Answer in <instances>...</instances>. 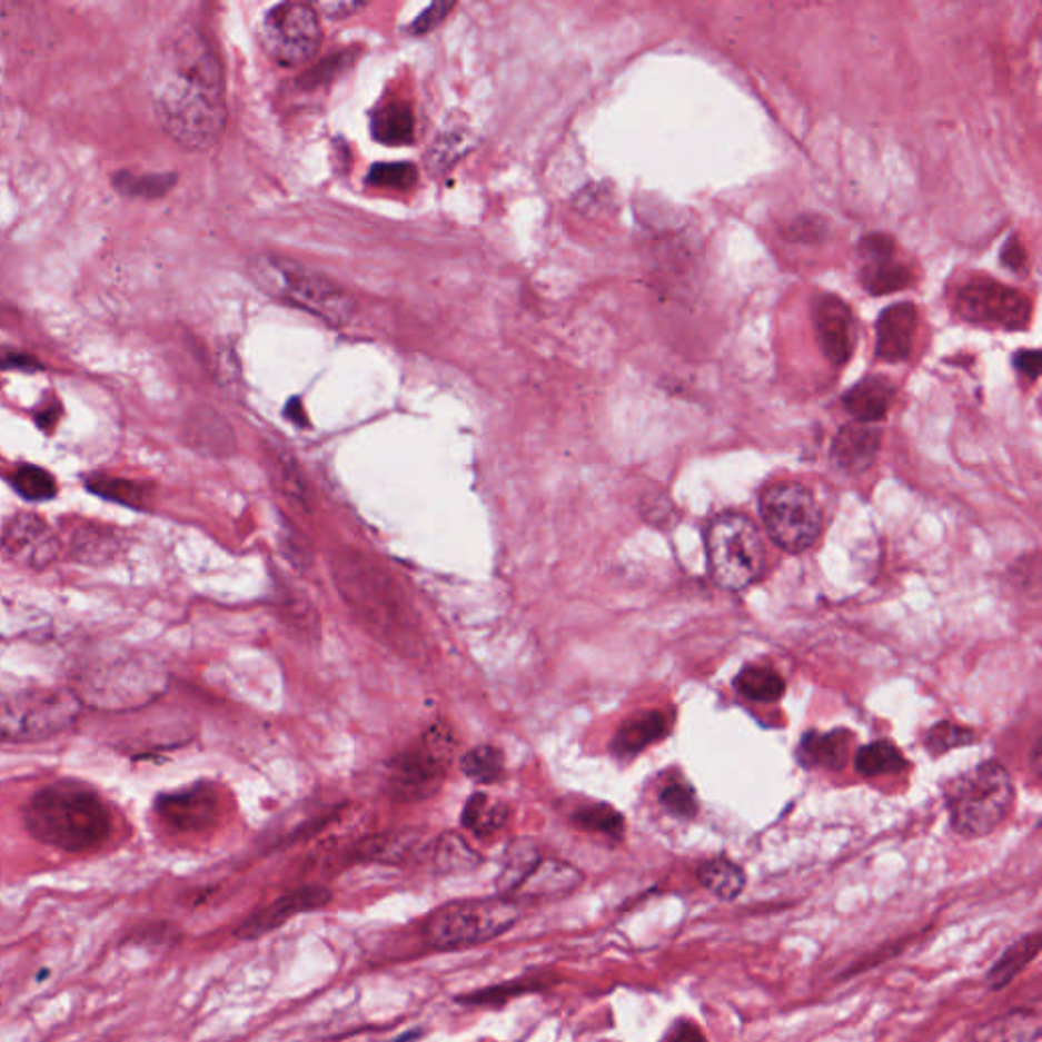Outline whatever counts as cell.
<instances>
[{
	"mask_svg": "<svg viewBox=\"0 0 1042 1042\" xmlns=\"http://www.w3.org/2000/svg\"><path fill=\"white\" fill-rule=\"evenodd\" d=\"M149 95L157 122L183 149H210L227 127L222 68L215 48L193 24H178L161 41Z\"/></svg>",
	"mask_w": 1042,
	"mask_h": 1042,
	"instance_id": "cell-1",
	"label": "cell"
},
{
	"mask_svg": "<svg viewBox=\"0 0 1042 1042\" xmlns=\"http://www.w3.org/2000/svg\"><path fill=\"white\" fill-rule=\"evenodd\" d=\"M333 580L365 629L408 658L424 654L426 637L416 607L379 564L360 552H343L333 560Z\"/></svg>",
	"mask_w": 1042,
	"mask_h": 1042,
	"instance_id": "cell-2",
	"label": "cell"
},
{
	"mask_svg": "<svg viewBox=\"0 0 1042 1042\" xmlns=\"http://www.w3.org/2000/svg\"><path fill=\"white\" fill-rule=\"evenodd\" d=\"M23 823L39 843L66 853L98 850L112 835L107 801L78 780H58L39 788L24 804Z\"/></svg>",
	"mask_w": 1042,
	"mask_h": 1042,
	"instance_id": "cell-3",
	"label": "cell"
},
{
	"mask_svg": "<svg viewBox=\"0 0 1042 1042\" xmlns=\"http://www.w3.org/2000/svg\"><path fill=\"white\" fill-rule=\"evenodd\" d=\"M251 276L271 298L314 314L333 326H345L357 312V300L348 289L291 259L259 255L251 261Z\"/></svg>",
	"mask_w": 1042,
	"mask_h": 1042,
	"instance_id": "cell-4",
	"label": "cell"
},
{
	"mask_svg": "<svg viewBox=\"0 0 1042 1042\" xmlns=\"http://www.w3.org/2000/svg\"><path fill=\"white\" fill-rule=\"evenodd\" d=\"M951 827L965 838H980L1000 827L1014 804V784L1008 770L985 762L951 780L945 788Z\"/></svg>",
	"mask_w": 1042,
	"mask_h": 1042,
	"instance_id": "cell-5",
	"label": "cell"
},
{
	"mask_svg": "<svg viewBox=\"0 0 1042 1042\" xmlns=\"http://www.w3.org/2000/svg\"><path fill=\"white\" fill-rule=\"evenodd\" d=\"M519 904L505 896L455 900L431 912L421 935L436 951L470 949L505 935L519 921Z\"/></svg>",
	"mask_w": 1042,
	"mask_h": 1042,
	"instance_id": "cell-6",
	"label": "cell"
},
{
	"mask_svg": "<svg viewBox=\"0 0 1042 1042\" xmlns=\"http://www.w3.org/2000/svg\"><path fill=\"white\" fill-rule=\"evenodd\" d=\"M161 672L135 656L105 658L78 678L76 696L82 705L105 711H132L149 705L166 688Z\"/></svg>",
	"mask_w": 1042,
	"mask_h": 1042,
	"instance_id": "cell-7",
	"label": "cell"
},
{
	"mask_svg": "<svg viewBox=\"0 0 1042 1042\" xmlns=\"http://www.w3.org/2000/svg\"><path fill=\"white\" fill-rule=\"evenodd\" d=\"M82 701L68 688H39L0 701V743H37L70 730Z\"/></svg>",
	"mask_w": 1042,
	"mask_h": 1042,
	"instance_id": "cell-8",
	"label": "cell"
},
{
	"mask_svg": "<svg viewBox=\"0 0 1042 1042\" xmlns=\"http://www.w3.org/2000/svg\"><path fill=\"white\" fill-rule=\"evenodd\" d=\"M708 570L725 591H742L755 583L766 563L760 529L742 514H723L707 529Z\"/></svg>",
	"mask_w": 1042,
	"mask_h": 1042,
	"instance_id": "cell-9",
	"label": "cell"
},
{
	"mask_svg": "<svg viewBox=\"0 0 1042 1042\" xmlns=\"http://www.w3.org/2000/svg\"><path fill=\"white\" fill-rule=\"evenodd\" d=\"M450 727L436 723L406 752L396 755L387 772V791L397 803H419L440 791L455 755Z\"/></svg>",
	"mask_w": 1042,
	"mask_h": 1042,
	"instance_id": "cell-10",
	"label": "cell"
},
{
	"mask_svg": "<svg viewBox=\"0 0 1042 1042\" xmlns=\"http://www.w3.org/2000/svg\"><path fill=\"white\" fill-rule=\"evenodd\" d=\"M760 514L767 536L782 550L801 554L823 534V512L801 483H776L762 493Z\"/></svg>",
	"mask_w": 1042,
	"mask_h": 1042,
	"instance_id": "cell-11",
	"label": "cell"
},
{
	"mask_svg": "<svg viewBox=\"0 0 1042 1042\" xmlns=\"http://www.w3.org/2000/svg\"><path fill=\"white\" fill-rule=\"evenodd\" d=\"M261 43L271 60L298 68L312 60L322 43L318 12L306 2H281L265 12Z\"/></svg>",
	"mask_w": 1042,
	"mask_h": 1042,
	"instance_id": "cell-12",
	"label": "cell"
},
{
	"mask_svg": "<svg viewBox=\"0 0 1042 1042\" xmlns=\"http://www.w3.org/2000/svg\"><path fill=\"white\" fill-rule=\"evenodd\" d=\"M955 306L967 322L1020 330L1031 320V300L990 277H973L957 291Z\"/></svg>",
	"mask_w": 1042,
	"mask_h": 1042,
	"instance_id": "cell-13",
	"label": "cell"
},
{
	"mask_svg": "<svg viewBox=\"0 0 1042 1042\" xmlns=\"http://www.w3.org/2000/svg\"><path fill=\"white\" fill-rule=\"evenodd\" d=\"M0 550L11 563L31 570H41L56 563V558L63 550V544L43 517L21 512L14 514L2 529Z\"/></svg>",
	"mask_w": 1042,
	"mask_h": 1042,
	"instance_id": "cell-14",
	"label": "cell"
},
{
	"mask_svg": "<svg viewBox=\"0 0 1042 1042\" xmlns=\"http://www.w3.org/2000/svg\"><path fill=\"white\" fill-rule=\"evenodd\" d=\"M156 813L169 828L178 833H200L215 825L220 803L208 784H193L183 791L159 794Z\"/></svg>",
	"mask_w": 1042,
	"mask_h": 1042,
	"instance_id": "cell-15",
	"label": "cell"
},
{
	"mask_svg": "<svg viewBox=\"0 0 1042 1042\" xmlns=\"http://www.w3.org/2000/svg\"><path fill=\"white\" fill-rule=\"evenodd\" d=\"M333 900L330 890L324 886H304L291 890L288 894L279 896L276 902L261 906L251 912L242 923L237 926L235 935L242 941L261 939L277 931L281 924L288 923L294 916L304 912L320 911Z\"/></svg>",
	"mask_w": 1042,
	"mask_h": 1042,
	"instance_id": "cell-16",
	"label": "cell"
},
{
	"mask_svg": "<svg viewBox=\"0 0 1042 1042\" xmlns=\"http://www.w3.org/2000/svg\"><path fill=\"white\" fill-rule=\"evenodd\" d=\"M815 322L816 338L825 357L837 367L845 365L851 359L857 340L850 306L835 296H825L816 304Z\"/></svg>",
	"mask_w": 1042,
	"mask_h": 1042,
	"instance_id": "cell-17",
	"label": "cell"
},
{
	"mask_svg": "<svg viewBox=\"0 0 1042 1042\" xmlns=\"http://www.w3.org/2000/svg\"><path fill=\"white\" fill-rule=\"evenodd\" d=\"M919 328V310L911 301H900L886 308L877 318L875 355L886 363H902L912 353V343Z\"/></svg>",
	"mask_w": 1042,
	"mask_h": 1042,
	"instance_id": "cell-18",
	"label": "cell"
},
{
	"mask_svg": "<svg viewBox=\"0 0 1042 1042\" xmlns=\"http://www.w3.org/2000/svg\"><path fill=\"white\" fill-rule=\"evenodd\" d=\"M583 882L585 875L580 874V870H576L575 865L539 857V862L532 867V872L526 875L522 886L517 887L512 900L519 904V900L560 899L573 894L576 887L583 886Z\"/></svg>",
	"mask_w": 1042,
	"mask_h": 1042,
	"instance_id": "cell-19",
	"label": "cell"
},
{
	"mask_svg": "<svg viewBox=\"0 0 1042 1042\" xmlns=\"http://www.w3.org/2000/svg\"><path fill=\"white\" fill-rule=\"evenodd\" d=\"M1042 1020L1039 1010L1016 1008L982 1024L971 1026L961 1042H1036L1041 1039Z\"/></svg>",
	"mask_w": 1042,
	"mask_h": 1042,
	"instance_id": "cell-20",
	"label": "cell"
},
{
	"mask_svg": "<svg viewBox=\"0 0 1042 1042\" xmlns=\"http://www.w3.org/2000/svg\"><path fill=\"white\" fill-rule=\"evenodd\" d=\"M880 431L867 424H851L838 430L831 446L835 467L850 475H860L874 465L880 453Z\"/></svg>",
	"mask_w": 1042,
	"mask_h": 1042,
	"instance_id": "cell-21",
	"label": "cell"
},
{
	"mask_svg": "<svg viewBox=\"0 0 1042 1042\" xmlns=\"http://www.w3.org/2000/svg\"><path fill=\"white\" fill-rule=\"evenodd\" d=\"M896 387L884 377H865L863 381L851 387L847 396L843 397L845 409L860 424H874L886 418L887 411L894 404Z\"/></svg>",
	"mask_w": 1042,
	"mask_h": 1042,
	"instance_id": "cell-22",
	"label": "cell"
},
{
	"mask_svg": "<svg viewBox=\"0 0 1042 1042\" xmlns=\"http://www.w3.org/2000/svg\"><path fill=\"white\" fill-rule=\"evenodd\" d=\"M1041 931L1020 936L1019 941H1014L1012 945L1008 946L994 965L988 970V973H985V988L990 992L1004 990L1006 985H1010L1019 978L1022 971L1026 970V965L1031 963L1032 959L1041 953Z\"/></svg>",
	"mask_w": 1042,
	"mask_h": 1042,
	"instance_id": "cell-23",
	"label": "cell"
},
{
	"mask_svg": "<svg viewBox=\"0 0 1042 1042\" xmlns=\"http://www.w3.org/2000/svg\"><path fill=\"white\" fill-rule=\"evenodd\" d=\"M668 731V721L659 711L637 713L625 721L613 737V754L619 757H634L644 752L649 743L658 742Z\"/></svg>",
	"mask_w": 1042,
	"mask_h": 1042,
	"instance_id": "cell-24",
	"label": "cell"
},
{
	"mask_svg": "<svg viewBox=\"0 0 1042 1042\" xmlns=\"http://www.w3.org/2000/svg\"><path fill=\"white\" fill-rule=\"evenodd\" d=\"M851 735L837 730L831 733H806L798 747V760L806 767H831L841 770L847 762Z\"/></svg>",
	"mask_w": 1042,
	"mask_h": 1042,
	"instance_id": "cell-25",
	"label": "cell"
},
{
	"mask_svg": "<svg viewBox=\"0 0 1042 1042\" xmlns=\"http://www.w3.org/2000/svg\"><path fill=\"white\" fill-rule=\"evenodd\" d=\"M698 884L707 890L711 896L721 902H733L742 896L747 886V875L742 865L731 862L727 857H713L696 867Z\"/></svg>",
	"mask_w": 1042,
	"mask_h": 1042,
	"instance_id": "cell-26",
	"label": "cell"
},
{
	"mask_svg": "<svg viewBox=\"0 0 1042 1042\" xmlns=\"http://www.w3.org/2000/svg\"><path fill=\"white\" fill-rule=\"evenodd\" d=\"M267 455H269L271 479L276 483L279 493L288 499L291 507L308 514L310 512L308 489H306V483H304L300 467H298L294 455L286 448H267Z\"/></svg>",
	"mask_w": 1042,
	"mask_h": 1042,
	"instance_id": "cell-27",
	"label": "cell"
},
{
	"mask_svg": "<svg viewBox=\"0 0 1042 1042\" xmlns=\"http://www.w3.org/2000/svg\"><path fill=\"white\" fill-rule=\"evenodd\" d=\"M539 851L532 838H517L505 851L504 867L497 875V892L505 899H514L517 887L526 880L532 867L539 862Z\"/></svg>",
	"mask_w": 1042,
	"mask_h": 1042,
	"instance_id": "cell-28",
	"label": "cell"
},
{
	"mask_svg": "<svg viewBox=\"0 0 1042 1042\" xmlns=\"http://www.w3.org/2000/svg\"><path fill=\"white\" fill-rule=\"evenodd\" d=\"M421 845L418 831H389L363 841L359 855L363 860L379 863H399L409 860Z\"/></svg>",
	"mask_w": 1042,
	"mask_h": 1042,
	"instance_id": "cell-29",
	"label": "cell"
},
{
	"mask_svg": "<svg viewBox=\"0 0 1042 1042\" xmlns=\"http://www.w3.org/2000/svg\"><path fill=\"white\" fill-rule=\"evenodd\" d=\"M434 867L440 874H467L479 867L483 857L479 851L473 850L463 835L458 833H444L434 843L431 851Z\"/></svg>",
	"mask_w": 1042,
	"mask_h": 1042,
	"instance_id": "cell-30",
	"label": "cell"
},
{
	"mask_svg": "<svg viewBox=\"0 0 1042 1042\" xmlns=\"http://www.w3.org/2000/svg\"><path fill=\"white\" fill-rule=\"evenodd\" d=\"M373 137L384 145H406L414 139L416 119L408 105L391 102L379 108L371 119Z\"/></svg>",
	"mask_w": 1042,
	"mask_h": 1042,
	"instance_id": "cell-31",
	"label": "cell"
},
{
	"mask_svg": "<svg viewBox=\"0 0 1042 1042\" xmlns=\"http://www.w3.org/2000/svg\"><path fill=\"white\" fill-rule=\"evenodd\" d=\"M277 609L286 625L301 637L316 639L320 634V617L314 609L312 601L300 591L284 585L277 593Z\"/></svg>",
	"mask_w": 1042,
	"mask_h": 1042,
	"instance_id": "cell-32",
	"label": "cell"
},
{
	"mask_svg": "<svg viewBox=\"0 0 1042 1042\" xmlns=\"http://www.w3.org/2000/svg\"><path fill=\"white\" fill-rule=\"evenodd\" d=\"M912 284L911 267L899 264L894 257L865 259L862 269V286L872 296H887Z\"/></svg>",
	"mask_w": 1042,
	"mask_h": 1042,
	"instance_id": "cell-33",
	"label": "cell"
},
{
	"mask_svg": "<svg viewBox=\"0 0 1042 1042\" xmlns=\"http://www.w3.org/2000/svg\"><path fill=\"white\" fill-rule=\"evenodd\" d=\"M509 818V806L504 801H493L487 794H473L463 811V825L479 835L489 837L502 831Z\"/></svg>",
	"mask_w": 1042,
	"mask_h": 1042,
	"instance_id": "cell-34",
	"label": "cell"
},
{
	"mask_svg": "<svg viewBox=\"0 0 1042 1042\" xmlns=\"http://www.w3.org/2000/svg\"><path fill=\"white\" fill-rule=\"evenodd\" d=\"M86 489L95 493L100 499L112 504L125 505L131 509H147L149 502V487L145 483L131 479H120L110 475H95L86 479Z\"/></svg>",
	"mask_w": 1042,
	"mask_h": 1042,
	"instance_id": "cell-35",
	"label": "cell"
},
{
	"mask_svg": "<svg viewBox=\"0 0 1042 1042\" xmlns=\"http://www.w3.org/2000/svg\"><path fill=\"white\" fill-rule=\"evenodd\" d=\"M120 539L110 527H78L72 536V554L85 563H102L117 556Z\"/></svg>",
	"mask_w": 1042,
	"mask_h": 1042,
	"instance_id": "cell-36",
	"label": "cell"
},
{
	"mask_svg": "<svg viewBox=\"0 0 1042 1042\" xmlns=\"http://www.w3.org/2000/svg\"><path fill=\"white\" fill-rule=\"evenodd\" d=\"M740 695L755 703H776L784 695L786 684L778 672L767 666H747L735 678Z\"/></svg>",
	"mask_w": 1042,
	"mask_h": 1042,
	"instance_id": "cell-37",
	"label": "cell"
},
{
	"mask_svg": "<svg viewBox=\"0 0 1042 1042\" xmlns=\"http://www.w3.org/2000/svg\"><path fill=\"white\" fill-rule=\"evenodd\" d=\"M544 988H546V983L536 982L534 978H529V980H512V982L489 985V988H485V990H477V992H470V994L458 995L456 1002L463 1004V1006L499 1008L505 1006L507 1002H512L514 998L534 994V992H542Z\"/></svg>",
	"mask_w": 1042,
	"mask_h": 1042,
	"instance_id": "cell-38",
	"label": "cell"
},
{
	"mask_svg": "<svg viewBox=\"0 0 1042 1042\" xmlns=\"http://www.w3.org/2000/svg\"><path fill=\"white\" fill-rule=\"evenodd\" d=\"M855 767L862 776L874 778L884 774H899L906 767V760L896 745L874 742L862 747L855 757Z\"/></svg>",
	"mask_w": 1042,
	"mask_h": 1042,
	"instance_id": "cell-39",
	"label": "cell"
},
{
	"mask_svg": "<svg viewBox=\"0 0 1042 1042\" xmlns=\"http://www.w3.org/2000/svg\"><path fill=\"white\" fill-rule=\"evenodd\" d=\"M176 180H178L176 173L137 176L132 171H117L112 176V188H117V192L127 196V198L151 200V198L166 196L176 186Z\"/></svg>",
	"mask_w": 1042,
	"mask_h": 1042,
	"instance_id": "cell-40",
	"label": "cell"
},
{
	"mask_svg": "<svg viewBox=\"0 0 1042 1042\" xmlns=\"http://www.w3.org/2000/svg\"><path fill=\"white\" fill-rule=\"evenodd\" d=\"M573 823L583 831L599 833L615 841L624 837L625 833L624 816L619 811H615L612 804H585L573 813Z\"/></svg>",
	"mask_w": 1042,
	"mask_h": 1042,
	"instance_id": "cell-41",
	"label": "cell"
},
{
	"mask_svg": "<svg viewBox=\"0 0 1042 1042\" xmlns=\"http://www.w3.org/2000/svg\"><path fill=\"white\" fill-rule=\"evenodd\" d=\"M11 487L27 502H49L58 495V483L46 468L37 465H19L11 473Z\"/></svg>",
	"mask_w": 1042,
	"mask_h": 1042,
	"instance_id": "cell-42",
	"label": "cell"
},
{
	"mask_svg": "<svg viewBox=\"0 0 1042 1042\" xmlns=\"http://www.w3.org/2000/svg\"><path fill=\"white\" fill-rule=\"evenodd\" d=\"M460 767L465 776L477 784H493L502 778L505 767V757L502 750L493 745H479L463 755Z\"/></svg>",
	"mask_w": 1042,
	"mask_h": 1042,
	"instance_id": "cell-43",
	"label": "cell"
},
{
	"mask_svg": "<svg viewBox=\"0 0 1042 1042\" xmlns=\"http://www.w3.org/2000/svg\"><path fill=\"white\" fill-rule=\"evenodd\" d=\"M369 183L389 190H409L416 183V168L411 163H377L369 171Z\"/></svg>",
	"mask_w": 1042,
	"mask_h": 1042,
	"instance_id": "cell-44",
	"label": "cell"
},
{
	"mask_svg": "<svg viewBox=\"0 0 1042 1042\" xmlns=\"http://www.w3.org/2000/svg\"><path fill=\"white\" fill-rule=\"evenodd\" d=\"M659 803L666 808L668 815L683 818V821L695 818L698 813L695 791L683 782H674L671 786H666L659 794Z\"/></svg>",
	"mask_w": 1042,
	"mask_h": 1042,
	"instance_id": "cell-45",
	"label": "cell"
},
{
	"mask_svg": "<svg viewBox=\"0 0 1042 1042\" xmlns=\"http://www.w3.org/2000/svg\"><path fill=\"white\" fill-rule=\"evenodd\" d=\"M973 742H975L973 731L963 730L953 723H936L926 735V750L933 755H941L953 747L970 745Z\"/></svg>",
	"mask_w": 1042,
	"mask_h": 1042,
	"instance_id": "cell-46",
	"label": "cell"
},
{
	"mask_svg": "<svg viewBox=\"0 0 1042 1042\" xmlns=\"http://www.w3.org/2000/svg\"><path fill=\"white\" fill-rule=\"evenodd\" d=\"M284 554L298 568H308L312 564L310 544H308V539L296 532V527H284Z\"/></svg>",
	"mask_w": 1042,
	"mask_h": 1042,
	"instance_id": "cell-47",
	"label": "cell"
},
{
	"mask_svg": "<svg viewBox=\"0 0 1042 1042\" xmlns=\"http://www.w3.org/2000/svg\"><path fill=\"white\" fill-rule=\"evenodd\" d=\"M659 1042H708V1039L695 1020L676 1019L664 1031Z\"/></svg>",
	"mask_w": 1042,
	"mask_h": 1042,
	"instance_id": "cell-48",
	"label": "cell"
},
{
	"mask_svg": "<svg viewBox=\"0 0 1042 1042\" xmlns=\"http://www.w3.org/2000/svg\"><path fill=\"white\" fill-rule=\"evenodd\" d=\"M33 373L43 369L37 357L11 347H0V371Z\"/></svg>",
	"mask_w": 1042,
	"mask_h": 1042,
	"instance_id": "cell-49",
	"label": "cell"
},
{
	"mask_svg": "<svg viewBox=\"0 0 1042 1042\" xmlns=\"http://www.w3.org/2000/svg\"><path fill=\"white\" fill-rule=\"evenodd\" d=\"M455 9V2H434L431 7H428L426 11L419 14L418 19L411 24V33L414 36H426L431 29H436L438 24L443 23L444 19L450 14V11Z\"/></svg>",
	"mask_w": 1042,
	"mask_h": 1042,
	"instance_id": "cell-50",
	"label": "cell"
},
{
	"mask_svg": "<svg viewBox=\"0 0 1042 1042\" xmlns=\"http://www.w3.org/2000/svg\"><path fill=\"white\" fill-rule=\"evenodd\" d=\"M860 249H862L865 259H882V257H894L896 242L886 235L875 232V235H867L865 239H862Z\"/></svg>",
	"mask_w": 1042,
	"mask_h": 1042,
	"instance_id": "cell-51",
	"label": "cell"
},
{
	"mask_svg": "<svg viewBox=\"0 0 1042 1042\" xmlns=\"http://www.w3.org/2000/svg\"><path fill=\"white\" fill-rule=\"evenodd\" d=\"M1014 367L1016 371L1022 375V377H1029L1031 381H1034L1041 373V355L1039 350H1020L1014 357Z\"/></svg>",
	"mask_w": 1042,
	"mask_h": 1042,
	"instance_id": "cell-52",
	"label": "cell"
},
{
	"mask_svg": "<svg viewBox=\"0 0 1042 1042\" xmlns=\"http://www.w3.org/2000/svg\"><path fill=\"white\" fill-rule=\"evenodd\" d=\"M320 12L328 19H347L350 14L365 9V2H355V0H336V2H322Z\"/></svg>",
	"mask_w": 1042,
	"mask_h": 1042,
	"instance_id": "cell-53",
	"label": "cell"
},
{
	"mask_svg": "<svg viewBox=\"0 0 1042 1042\" xmlns=\"http://www.w3.org/2000/svg\"><path fill=\"white\" fill-rule=\"evenodd\" d=\"M1002 261H1004V265L1010 267V269H1020V267L1024 265V261H1026L1024 249H1022V245H1020L1016 237L1008 240L1006 247H1004V251H1002Z\"/></svg>",
	"mask_w": 1042,
	"mask_h": 1042,
	"instance_id": "cell-54",
	"label": "cell"
}]
</instances>
